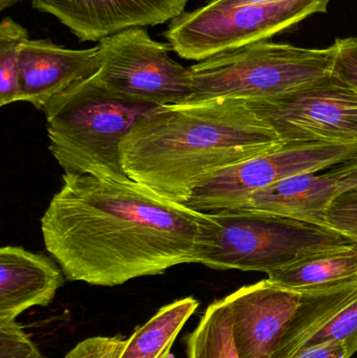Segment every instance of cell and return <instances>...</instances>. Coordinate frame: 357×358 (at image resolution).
<instances>
[{
  "label": "cell",
  "mask_w": 357,
  "mask_h": 358,
  "mask_svg": "<svg viewBox=\"0 0 357 358\" xmlns=\"http://www.w3.org/2000/svg\"><path fill=\"white\" fill-rule=\"evenodd\" d=\"M303 303L270 358H293L333 317L357 298V280L302 292Z\"/></svg>",
  "instance_id": "9a60e30c"
},
{
  "label": "cell",
  "mask_w": 357,
  "mask_h": 358,
  "mask_svg": "<svg viewBox=\"0 0 357 358\" xmlns=\"http://www.w3.org/2000/svg\"><path fill=\"white\" fill-rule=\"evenodd\" d=\"M100 45L73 50L48 39H27L19 55V102L44 110L52 99L98 73Z\"/></svg>",
  "instance_id": "7c38bea8"
},
{
  "label": "cell",
  "mask_w": 357,
  "mask_h": 358,
  "mask_svg": "<svg viewBox=\"0 0 357 358\" xmlns=\"http://www.w3.org/2000/svg\"><path fill=\"white\" fill-rule=\"evenodd\" d=\"M326 225L357 242V191L337 196L327 210Z\"/></svg>",
  "instance_id": "44dd1931"
},
{
  "label": "cell",
  "mask_w": 357,
  "mask_h": 358,
  "mask_svg": "<svg viewBox=\"0 0 357 358\" xmlns=\"http://www.w3.org/2000/svg\"><path fill=\"white\" fill-rule=\"evenodd\" d=\"M247 103L282 142L357 146V92L333 73L299 90Z\"/></svg>",
  "instance_id": "9c48e42d"
},
{
  "label": "cell",
  "mask_w": 357,
  "mask_h": 358,
  "mask_svg": "<svg viewBox=\"0 0 357 358\" xmlns=\"http://www.w3.org/2000/svg\"><path fill=\"white\" fill-rule=\"evenodd\" d=\"M127 340L119 336H92L80 342L63 358H119Z\"/></svg>",
  "instance_id": "603a6c76"
},
{
  "label": "cell",
  "mask_w": 357,
  "mask_h": 358,
  "mask_svg": "<svg viewBox=\"0 0 357 358\" xmlns=\"http://www.w3.org/2000/svg\"><path fill=\"white\" fill-rule=\"evenodd\" d=\"M356 243L322 225L249 210H218L205 213L195 263L217 271L270 273Z\"/></svg>",
  "instance_id": "277c9868"
},
{
  "label": "cell",
  "mask_w": 357,
  "mask_h": 358,
  "mask_svg": "<svg viewBox=\"0 0 357 358\" xmlns=\"http://www.w3.org/2000/svg\"><path fill=\"white\" fill-rule=\"evenodd\" d=\"M212 3L221 6H247V4H264L280 0H209Z\"/></svg>",
  "instance_id": "4316f807"
},
{
  "label": "cell",
  "mask_w": 357,
  "mask_h": 358,
  "mask_svg": "<svg viewBox=\"0 0 357 358\" xmlns=\"http://www.w3.org/2000/svg\"><path fill=\"white\" fill-rule=\"evenodd\" d=\"M283 143L245 99L189 100L154 107L121 146L131 180L186 203L205 176Z\"/></svg>",
  "instance_id": "7a4b0ae2"
},
{
  "label": "cell",
  "mask_w": 357,
  "mask_h": 358,
  "mask_svg": "<svg viewBox=\"0 0 357 358\" xmlns=\"http://www.w3.org/2000/svg\"><path fill=\"white\" fill-rule=\"evenodd\" d=\"M293 358H350L343 343L326 342L307 347Z\"/></svg>",
  "instance_id": "484cf974"
},
{
  "label": "cell",
  "mask_w": 357,
  "mask_h": 358,
  "mask_svg": "<svg viewBox=\"0 0 357 358\" xmlns=\"http://www.w3.org/2000/svg\"><path fill=\"white\" fill-rule=\"evenodd\" d=\"M64 273L43 255L20 246L0 250V323L16 317L34 306L45 307L64 283Z\"/></svg>",
  "instance_id": "4fadbf2b"
},
{
  "label": "cell",
  "mask_w": 357,
  "mask_h": 358,
  "mask_svg": "<svg viewBox=\"0 0 357 358\" xmlns=\"http://www.w3.org/2000/svg\"><path fill=\"white\" fill-rule=\"evenodd\" d=\"M0 358H46L16 321L0 323Z\"/></svg>",
  "instance_id": "7402d4cb"
},
{
  "label": "cell",
  "mask_w": 357,
  "mask_h": 358,
  "mask_svg": "<svg viewBox=\"0 0 357 358\" xmlns=\"http://www.w3.org/2000/svg\"><path fill=\"white\" fill-rule=\"evenodd\" d=\"M62 179L41 231L69 281L113 287L195 263L205 213L131 179L66 173Z\"/></svg>",
  "instance_id": "6da1fadb"
},
{
  "label": "cell",
  "mask_w": 357,
  "mask_h": 358,
  "mask_svg": "<svg viewBox=\"0 0 357 358\" xmlns=\"http://www.w3.org/2000/svg\"><path fill=\"white\" fill-rule=\"evenodd\" d=\"M198 307V301L193 296L161 307L147 323L136 328L119 358H169L178 334Z\"/></svg>",
  "instance_id": "e0dca14e"
},
{
  "label": "cell",
  "mask_w": 357,
  "mask_h": 358,
  "mask_svg": "<svg viewBox=\"0 0 357 358\" xmlns=\"http://www.w3.org/2000/svg\"><path fill=\"white\" fill-rule=\"evenodd\" d=\"M337 48L333 73L357 92V37L335 40Z\"/></svg>",
  "instance_id": "cb8c5ba5"
},
{
  "label": "cell",
  "mask_w": 357,
  "mask_h": 358,
  "mask_svg": "<svg viewBox=\"0 0 357 358\" xmlns=\"http://www.w3.org/2000/svg\"><path fill=\"white\" fill-rule=\"evenodd\" d=\"M331 0H280L221 6L207 2L170 22L163 37L186 60H207L256 42L266 41L304 19L326 13Z\"/></svg>",
  "instance_id": "8992f818"
},
{
  "label": "cell",
  "mask_w": 357,
  "mask_h": 358,
  "mask_svg": "<svg viewBox=\"0 0 357 358\" xmlns=\"http://www.w3.org/2000/svg\"><path fill=\"white\" fill-rule=\"evenodd\" d=\"M94 76L52 99L44 109L48 149L64 173L129 180L122 165V143L154 106L112 94Z\"/></svg>",
  "instance_id": "3957f363"
},
{
  "label": "cell",
  "mask_w": 357,
  "mask_h": 358,
  "mask_svg": "<svg viewBox=\"0 0 357 358\" xmlns=\"http://www.w3.org/2000/svg\"><path fill=\"white\" fill-rule=\"evenodd\" d=\"M29 33L10 17L0 23V106L19 102V55Z\"/></svg>",
  "instance_id": "d6986e66"
},
{
  "label": "cell",
  "mask_w": 357,
  "mask_h": 358,
  "mask_svg": "<svg viewBox=\"0 0 357 358\" xmlns=\"http://www.w3.org/2000/svg\"><path fill=\"white\" fill-rule=\"evenodd\" d=\"M184 342L188 358H239L233 338L232 315L224 299L207 306Z\"/></svg>",
  "instance_id": "ac0fdd59"
},
{
  "label": "cell",
  "mask_w": 357,
  "mask_h": 358,
  "mask_svg": "<svg viewBox=\"0 0 357 358\" xmlns=\"http://www.w3.org/2000/svg\"><path fill=\"white\" fill-rule=\"evenodd\" d=\"M337 55L335 43L327 48L249 44L189 67L193 82L189 100H254L286 94L333 75Z\"/></svg>",
  "instance_id": "5b68a950"
},
{
  "label": "cell",
  "mask_w": 357,
  "mask_h": 358,
  "mask_svg": "<svg viewBox=\"0 0 357 358\" xmlns=\"http://www.w3.org/2000/svg\"><path fill=\"white\" fill-rule=\"evenodd\" d=\"M326 342L343 343L348 355L357 352V298L319 331L303 349ZM302 349V350H303ZM301 350V351H302Z\"/></svg>",
  "instance_id": "ffe728a7"
},
{
  "label": "cell",
  "mask_w": 357,
  "mask_h": 358,
  "mask_svg": "<svg viewBox=\"0 0 357 358\" xmlns=\"http://www.w3.org/2000/svg\"><path fill=\"white\" fill-rule=\"evenodd\" d=\"M328 173L337 181L339 195L345 192L357 191V155L331 168Z\"/></svg>",
  "instance_id": "d4e9b609"
},
{
  "label": "cell",
  "mask_w": 357,
  "mask_h": 358,
  "mask_svg": "<svg viewBox=\"0 0 357 358\" xmlns=\"http://www.w3.org/2000/svg\"><path fill=\"white\" fill-rule=\"evenodd\" d=\"M190 0H31V6L68 27L80 41L133 27H155L184 12Z\"/></svg>",
  "instance_id": "8fae6325"
},
{
  "label": "cell",
  "mask_w": 357,
  "mask_h": 358,
  "mask_svg": "<svg viewBox=\"0 0 357 358\" xmlns=\"http://www.w3.org/2000/svg\"><path fill=\"white\" fill-rule=\"evenodd\" d=\"M102 64L94 79L126 100L159 107L188 101L190 69L170 57L171 45L155 41L145 27H133L99 41Z\"/></svg>",
  "instance_id": "52a82bcc"
},
{
  "label": "cell",
  "mask_w": 357,
  "mask_h": 358,
  "mask_svg": "<svg viewBox=\"0 0 357 358\" xmlns=\"http://www.w3.org/2000/svg\"><path fill=\"white\" fill-rule=\"evenodd\" d=\"M19 1H21V0H0V10H3L6 8H10Z\"/></svg>",
  "instance_id": "83f0119b"
},
{
  "label": "cell",
  "mask_w": 357,
  "mask_h": 358,
  "mask_svg": "<svg viewBox=\"0 0 357 358\" xmlns=\"http://www.w3.org/2000/svg\"><path fill=\"white\" fill-rule=\"evenodd\" d=\"M275 285L297 292L321 289L357 280V243L322 252L268 273Z\"/></svg>",
  "instance_id": "2e32d148"
},
{
  "label": "cell",
  "mask_w": 357,
  "mask_h": 358,
  "mask_svg": "<svg viewBox=\"0 0 357 358\" xmlns=\"http://www.w3.org/2000/svg\"><path fill=\"white\" fill-rule=\"evenodd\" d=\"M337 195V181L328 172H310L289 176L254 192L238 208L231 210L275 215L327 227V210Z\"/></svg>",
  "instance_id": "5bb4252c"
},
{
  "label": "cell",
  "mask_w": 357,
  "mask_h": 358,
  "mask_svg": "<svg viewBox=\"0 0 357 358\" xmlns=\"http://www.w3.org/2000/svg\"><path fill=\"white\" fill-rule=\"evenodd\" d=\"M304 294L268 279L226 296L239 358H270L293 323Z\"/></svg>",
  "instance_id": "30bf717a"
},
{
  "label": "cell",
  "mask_w": 357,
  "mask_h": 358,
  "mask_svg": "<svg viewBox=\"0 0 357 358\" xmlns=\"http://www.w3.org/2000/svg\"><path fill=\"white\" fill-rule=\"evenodd\" d=\"M357 155V146L281 143L276 148L205 176L187 206L198 212L236 208L254 192L297 174L320 172Z\"/></svg>",
  "instance_id": "ba28073f"
}]
</instances>
